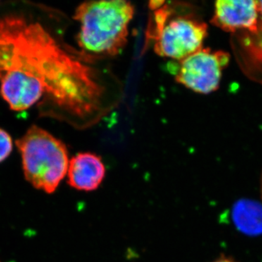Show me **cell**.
I'll return each mask as SVG.
<instances>
[{
	"instance_id": "obj_1",
	"label": "cell",
	"mask_w": 262,
	"mask_h": 262,
	"mask_svg": "<svg viewBox=\"0 0 262 262\" xmlns=\"http://www.w3.org/2000/svg\"><path fill=\"white\" fill-rule=\"evenodd\" d=\"M0 93L13 111L44 95L71 115L99 112L104 87L96 72L67 51L42 24L24 15L0 16Z\"/></svg>"
},
{
	"instance_id": "obj_2",
	"label": "cell",
	"mask_w": 262,
	"mask_h": 262,
	"mask_svg": "<svg viewBox=\"0 0 262 262\" xmlns=\"http://www.w3.org/2000/svg\"><path fill=\"white\" fill-rule=\"evenodd\" d=\"M134 13V5L123 0L82 3L74 15L80 25L79 46L90 54L117 56L126 46Z\"/></svg>"
},
{
	"instance_id": "obj_3",
	"label": "cell",
	"mask_w": 262,
	"mask_h": 262,
	"mask_svg": "<svg viewBox=\"0 0 262 262\" xmlns=\"http://www.w3.org/2000/svg\"><path fill=\"white\" fill-rule=\"evenodd\" d=\"M15 144L27 182L48 194L56 192L68 171L70 160L65 144L37 125L29 127Z\"/></svg>"
},
{
	"instance_id": "obj_4",
	"label": "cell",
	"mask_w": 262,
	"mask_h": 262,
	"mask_svg": "<svg viewBox=\"0 0 262 262\" xmlns=\"http://www.w3.org/2000/svg\"><path fill=\"white\" fill-rule=\"evenodd\" d=\"M229 61L227 52L203 48L169 70L179 83L198 94H208L220 88L222 72Z\"/></svg>"
},
{
	"instance_id": "obj_5",
	"label": "cell",
	"mask_w": 262,
	"mask_h": 262,
	"mask_svg": "<svg viewBox=\"0 0 262 262\" xmlns=\"http://www.w3.org/2000/svg\"><path fill=\"white\" fill-rule=\"evenodd\" d=\"M208 26L188 16L168 20L155 39L154 51L158 56L180 61L203 48Z\"/></svg>"
},
{
	"instance_id": "obj_6",
	"label": "cell",
	"mask_w": 262,
	"mask_h": 262,
	"mask_svg": "<svg viewBox=\"0 0 262 262\" xmlns=\"http://www.w3.org/2000/svg\"><path fill=\"white\" fill-rule=\"evenodd\" d=\"M257 1L253 0H219L215 2L211 23L227 32L248 29L257 32Z\"/></svg>"
},
{
	"instance_id": "obj_7",
	"label": "cell",
	"mask_w": 262,
	"mask_h": 262,
	"mask_svg": "<svg viewBox=\"0 0 262 262\" xmlns=\"http://www.w3.org/2000/svg\"><path fill=\"white\" fill-rule=\"evenodd\" d=\"M67 182L79 192H94L102 184L106 167L101 158L91 152L78 153L70 160Z\"/></svg>"
},
{
	"instance_id": "obj_8",
	"label": "cell",
	"mask_w": 262,
	"mask_h": 262,
	"mask_svg": "<svg viewBox=\"0 0 262 262\" xmlns=\"http://www.w3.org/2000/svg\"><path fill=\"white\" fill-rule=\"evenodd\" d=\"M234 222L239 231L249 235L262 233V206L249 200H242L234 207Z\"/></svg>"
},
{
	"instance_id": "obj_9",
	"label": "cell",
	"mask_w": 262,
	"mask_h": 262,
	"mask_svg": "<svg viewBox=\"0 0 262 262\" xmlns=\"http://www.w3.org/2000/svg\"><path fill=\"white\" fill-rule=\"evenodd\" d=\"M13 140L7 131L0 128V163L4 161L11 154Z\"/></svg>"
},
{
	"instance_id": "obj_10",
	"label": "cell",
	"mask_w": 262,
	"mask_h": 262,
	"mask_svg": "<svg viewBox=\"0 0 262 262\" xmlns=\"http://www.w3.org/2000/svg\"><path fill=\"white\" fill-rule=\"evenodd\" d=\"M211 262H239L235 258L232 257V256H227V255L221 254L218 257L215 258L214 260Z\"/></svg>"
},
{
	"instance_id": "obj_11",
	"label": "cell",
	"mask_w": 262,
	"mask_h": 262,
	"mask_svg": "<svg viewBox=\"0 0 262 262\" xmlns=\"http://www.w3.org/2000/svg\"><path fill=\"white\" fill-rule=\"evenodd\" d=\"M164 1H151L149 3V8L150 10H157L161 8L165 4Z\"/></svg>"
},
{
	"instance_id": "obj_12",
	"label": "cell",
	"mask_w": 262,
	"mask_h": 262,
	"mask_svg": "<svg viewBox=\"0 0 262 262\" xmlns=\"http://www.w3.org/2000/svg\"><path fill=\"white\" fill-rule=\"evenodd\" d=\"M258 14L262 15V1H257Z\"/></svg>"
},
{
	"instance_id": "obj_13",
	"label": "cell",
	"mask_w": 262,
	"mask_h": 262,
	"mask_svg": "<svg viewBox=\"0 0 262 262\" xmlns=\"http://www.w3.org/2000/svg\"><path fill=\"white\" fill-rule=\"evenodd\" d=\"M260 194H261L262 201V173L261 174V178H260Z\"/></svg>"
},
{
	"instance_id": "obj_14",
	"label": "cell",
	"mask_w": 262,
	"mask_h": 262,
	"mask_svg": "<svg viewBox=\"0 0 262 262\" xmlns=\"http://www.w3.org/2000/svg\"><path fill=\"white\" fill-rule=\"evenodd\" d=\"M0 262H1V261H0Z\"/></svg>"
}]
</instances>
